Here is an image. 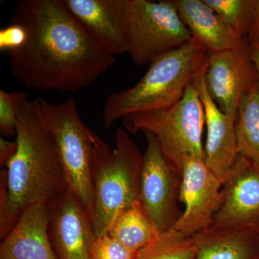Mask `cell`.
<instances>
[{
    "mask_svg": "<svg viewBox=\"0 0 259 259\" xmlns=\"http://www.w3.org/2000/svg\"><path fill=\"white\" fill-rule=\"evenodd\" d=\"M204 81L218 107L227 115L237 118L242 96L259 81L246 37L236 48L208 54Z\"/></svg>",
    "mask_w": 259,
    "mask_h": 259,
    "instance_id": "30bf717a",
    "label": "cell"
},
{
    "mask_svg": "<svg viewBox=\"0 0 259 259\" xmlns=\"http://www.w3.org/2000/svg\"><path fill=\"white\" fill-rule=\"evenodd\" d=\"M196 254L193 236L182 238L168 231L138 251L136 259H195Z\"/></svg>",
    "mask_w": 259,
    "mask_h": 259,
    "instance_id": "ffe728a7",
    "label": "cell"
},
{
    "mask_svg": "<svg viewBox=\"0 0 259 259\" xmlns=\"http://www.w3.org/2000/svg\"><path fill=\"white\" fill-rule=\"evenodd\" d=\"M258 259H259V255H258Z\"/></svg>",
    "mask_w": 259,
    "mask_h": 259,
    "instance_id": "f1b7e54d",
    "label": "cell"
},
{
    "mask_svg": "<svg viewBox=\"0 0 259 259\" xmlns=\"http://www.w3.org/2000/svg\"><path fill=\"white\" fill-rule=\"evenodd\" d=\"M92 221L97 237L108 233L116 218L139 202L143 154L125 129L115 134L113 149L92 131Z\"/></svg>",
    "mask_w": 259,
    "mask_h": 259,
    "instance_id": "277c9868",
    "label": "cell"
},
{
    "mask_svg": "<svg viewBox=\"0 0 259 259\" xmlns=\"http://www.w3.org/2000/svg\"><path fill=\"white\" fill-rule=\"evenodd\" d=\"M208 54L193 39L183 47L155 59L139 82L105 100V128L140 112L155 111L177 103L194 78L205 71Z\"/></svg>",
    "mask_w": 259,
    "mask_h": 259,
    "instance_id": "3957f363",
    "label": "cell"
},
{
    "mask_svg": "<svg viewBox=\"0 0 259 259\" xmlns=\"http://www.w3.org/2000/svg\"><path fill=\"white\" fill-rule=\"evenodd\" d=\"M107 234L134 251H139L160 235L139 201L116 218Z\"/></svg>",
    "mask_w": 259,
    "mask_h": 259,
    "instance_id": "ac0fdd59",
    "label": "cell"
},
{
    "mask_svg": "<svg viewBox=\"0 0 259 259\" xmlns=\"http://www.w3.org/2000/svg\"><path fill=\"white\" fill-rule=\"evenodd\" d=\"M129 54L137 66L150 64L190 41L173 0H125Z\"/></svg>",
    "mask_w": 259,
    "mask_h": 259,
    "instance_id": "52a82bcc",
    "label": "cell"
},
{
    "mask_svg": "<svg viewBox=\"0 0 259 259\" xmlns=\"http://www.w3.org/2000/svg\"><path fill=\"white\" fill-rule=\"evenodd\" d=\"M204 2L241 36L247 37L255 0H204Z\"/></svg>",
    "mask_w": 259,
    "mask_h": 259,
    "instance_id": "44dd1931",
    "label": "cell"
},
{
    "mask_svg": "<svg viewBox=\"0 0 259 259\" xmlns=\"http://www.w3.org/2000/svg\"><path fill=\"white\" fill-rule=\"evenodd\" d=\"M47 205L39 204L22 213L0 245V259H59L49 233Z\"/></svg>",
    "mask_w": 259,
    "mask_h": 259,
    "instance_id": "9a60e30c",
    "label": "cell"
},
{
    "mask_svg": "<svg viewBox=\"0 0 259 259\" xmlns=\"http://www.w3.org/2000/svg\"><path fill=\"white\" fill-rule=\"evenodd\" d=\"M250 56H251L252 60L254 63L255 68H256L257 71H258L259 77V47L250 45Z\"/></svg>",
    "mask_w": 259,
    "mask_h": 259,
    "instance_id": "83f0119b",
    "label": "cell"
},
{
    "mask_svg": "<svg viewBox=\"0 0 259 259\" xmlns=\"http://www.w3.org/2000/svg\"><path fill=\"white\" fill-rule=\"evenodd\" d=\"M18 144L16 140L8 141L4 138H0V164L6 166L8 162L13 158L18 150Z\"/></svg>",
    "mask_w": 259,
    "mask_h": 259,
    "instance_id": "484cf974",
    "label": "cell"
},
{
    "mask_svg": "<svg viewBox=\"0 0 259 259\" xmlns=\"http://www.w3.org/2000/svg\"><path fill=\"white\" fill-rule=\"evenodd\" d=\"M15 136L18 150L5 168L10 213L17 223L26 209L48 205L69 189L33 100L22 108Z\"/></svg>",
    "mask_w": 259,
    "mask_h": 259,
    "instance_id": "7a4b0ae2",
    "label": "cell"
},
{
    "mask_svg": "<svg viewBox=\"0 0 259 259\" xmlns=\"http://www.w3.org/2000/svg\"><path fill=\"white\" fill-rule=\"evenodd\" d=\"M236 132L238 154L259 163V81L240 100Z\"/></svg>",
    "mask_w": 259,
    "mask_h": 259,
    "instance_id": "d6986e66",
    "label": "cell"
},
{
    "mask_svg": "<svg viewBox=\"0 0 259 259\" xmlns=\"http://www.w3.org/2000/svg\"><path fill=\"white\" fill-rule=\"evenodd\" d=\"M139 202L159 234L171 229L182 216V175L166 157L156 136L144 131Z\"/></svg>",
    "mask_w": 259,
    "mask_h": 259,
    "instance_id": "ba28073f",
    "label": "cell"
},
{
    "mask_svg": "<svg viewBox=\"0 0 259 259\" xmlns=\"http://www.w3.org/2000/svg\"><path fill=\"white\" fill-rule=\"evenodd\" d=\"M138 251L126 248L108 234L97 237L90 259H136Z\"/></svg>",
    "mask_w": 259,
    "mask_h": 259,
    "instance_id": "603a6c76",
    "label": "cell"
},
{
    "mask_svg": "<svg viewBox=\"0 0 259 259\" xmlns=\"http://www.w3.org/2000/svg\"><path fill=\"white\" fill-rule=\"evenodd\" d=\"M204 71L193 80L203 104L207 127L204 161L223 185L239 156L237 146L236 118L224 113L213 101L206 88Z\"/></svg>",
    "mask_w": 259,
    "mask_h": 259,
    "instance_id": "5bb4252c",
    "label": "cell"
},
{
    "mask_svg": "<svg viewBox=\"0 0 259 259\" xmlns=\"http://www.w3.org/2000/svg\"><path fill=\"white\" fill-rule=\"evenodd\" d=\"M211 227L259 235V163L238 156Z\"/></svg>",
    "mask_w": 259,
    "mask_h": 259,
    "instance_id": "8fae6325",
    "label": "cell"
},
{
    "mask_svg": "<svg viewBox=\"0 0 259 259\" xmlns=\"http://www.w3.org/2000/svg\"><path fill=\"white\" fill-rule=\"evenodd\" d=\"M246 38L250 45L259 47V0H255L249 31Z\"/></svg>",
    "mask_w": 259,
    "mask_h": 259,
    "instance_id": "4316f807",
    "label": "cell"
},
{
    "mask_svg": "<svg viewBox=\"0 0 259 259\" xmlns=\"http://www.w3.org/2000/svg\"><path fill=\"white\" fill-rule=\"evenodd\" d=\"M223 187L204 160L185 158L180 192V202L185 204V210L168 231L186 238L210 228L222 202Z\"/></svg>",
    "mask_w": 259,
    "mask_h": 259,
    "instance_id": "9c48e42d",
    "label": "cell"
},
{
    "mask_svg": "<svg viewBox=\"0 0 259 259\" xmlns=\"http://www.w3.org/2000/svg\"><path fill=\"white\" fill-rule=\"evenodd\" d=\"M192 38L207 54L238 47L243 37L220 18L204 0H173Z\"/></svg>",
    "mask_w": 259,
    "mask_h": 259,
    "instance_id": "2e32d148",
    "label": "cell"
},
{
    "mask_svg": "<svg viewBox=\"0 0 259 259\" xmlns=\"http://www.w3.org/2000/svg\"><path fill=\"white\" fill-rule=\"evenodd\" d=\"M33 102L55 148L69 190L92 218L93 131L81 120L74 98L61 104L42 98L35 99Z\"/></svg>",
    "mask_w": 259,
    "mask_h": 259,
    "instance_id": "5b68a950",
    "label": "cell"
},
{
    "mask_svg": "<svg viewBox=\"0 0 259 259\" xmlns=\"http://www.w3.org/2000/svg\"><path fill=\"white\" fill-rule=\"evenodd\" d=\"M127 132L148 131L156 136L163 153L182 175L187 158L204 160L202 133L205 124L203 104L193 81L180 101L167 108L140 112L123 119Z\"/></svg>",
    "mask_w": 259,
    "mask_h": 259,
    "instance_id": "8992f818",
    "label": "cell"
},
{
    "mask_svg": "<svg viewBox=\"0 0 259 259\" xmlns=\"http://www.w3.org/2000/svg\"><path fill=\"white\" fill-rule=\"evenodd\" d=\"M16 224L11 213L8 202L7 170L4 168L0 173V238L4 239Z\"/></svg>",
    "mask_w": 259,
    "mask_h": 259,
    "instance_id": "cb8c5ba5",
    "label": "cell"
},
{
    "mask_svg": "<svg viewBox=\"0 0 259 259\" xmlns=\"http://www.w3.org/2000/svg\"><path fill=\"white\" fill-rule=\"evenodd\" d=\"M27 32L23 25L12 23L0 30V50L11 51L16 50L26 41Z\"/></svg>",
    "mask_w": 259,
    "mask_h": 259,
    "instance_id": "d4e9b609",
    "label": "cell"
},
{
    "mask_svg": "<svg viewBox=\"0 0 259 259\" xmlns=\"http://www.w3.org/2000/svg\"><path fill=\"white\" fill-rule=\"evenodd\" d=\"M49 237L59 259H90L97 238L90 213L71 190L47 205Z\"/></svg>",
    "mask_w": 259,
    "mask_h": 259,
    "instance_id": "7c38bea8",
    "label": "cell"
},
{
    "mask_svg": "<svg viewBox=\"0 0 259 259\" xmlns=\"http://www.w3.org/2000/svg\"><path fill=\"white\" fill-rule=\"evenodd\" d=\"M28 96L23 92L8 93L0 90V132L2 137L16 136L19 115Z\"/></svg>",
    "mask_w": 259,
    "mask_h": 259,
    "instance_id": "7402d4cb",
    "label": "cell"
},
{
    "mask_svg": "<svg viewBox=\"0 0 259 259\" xmlns=\"http://www.w3.org/2000/svg\"><path fill=\"white\" fill-rule=\"evenodd\" d=\"M193 238L195 259H258V234L210 227Z\"/></svg>",
    "mask_w": 259,
    "mask_h": 259,
    "instance_id": "e0dca14e",
    "label": "cell"
},
{
    "mask_svg": "<svg viewBox=\"0 0 259 259\" xmlns=\"http://www.w3.org/2000/svg\"><path fill=\"white\" fill-rule=\"evenodd\" d=\"M66 10L107 52L129 53L125 0H61Z\"/></svg>",
    "mask_w": 259,
    "mask_h": 259,
    "instance_id": "4fadbf2b",
    "label": "cell"
},
{
    "mask_svg": "<svg viewBox=\"0 0 259 259\" xmlns=\"http://www.w3.org/2000/svg\"><path fill=\"white\" fill-rule=\"evenodd\" d=\"M12 23L23 25L26 41L10 52V70L29 88L70 93L91 84L115 63L88 35L61 0H21Z\"/></svg>",
    "mask_w": 259,
    "mask_h": 259,
    "instance_id": "6da1fadb",
    "label": "cell"
}]
</instances>
